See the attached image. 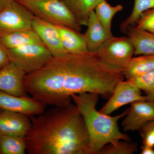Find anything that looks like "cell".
Returning <instances> with one entry per match:
<instances>
[{
    "label": "cell",
    "instance_id": "6da1fadb",
    "mask_svg": "<svg viewBox=\"0 0 154 154\" xmlns=\"http://www.w3.org/2000/svg\"><path fill=\"white\" fill-rule=\"evenodd\" d=\"M123 72L105 63L97 53L52 57L36 74L38 94L46 105L63 106L73 94L94 93L110 97Z\"/></svg>",
    "mask_w": 154,
    "mask_h": 154
},
{
    "label": "cell",
    "instance_id": "7a4b0ae2",
    "mask_svg": "<svg viewBox=\"0 0 154 154\" xmlns=\"http://www.w3.org/2000/svg\"><path fill=\"white\" fill-rule=\"evenodd\" d=\"M30 116L25 136L29 154H91L90 138L76 106L71 103L55 106Z\"/></svg>",
    "mask_w": 154,
    "mask_h": 154
},
{
    "label": "cell",
    "instance_id": "3957f363",
    "mask_svg": "<svg viewBox=\"0 0 154 154\" xmlns=\"http://www.w3.org/2000/svg\"><path fill=\"white\" fill-rule=\"evenodd\" d=\"M99 95L94 93L73 94L71 97L85 124L90 138L91 154H98L107 144L119 140L131 141L127 134L119 130L118 122L126 116L128 109L114 116L98 111L96 106Z\"/></svg>",
    "mask_w": 154,
    "mask_h": 154
},
{
    "label": "cell",
    "instance_id": "277c9868",
    "mask_svg": "<svg viewBox=\"0 0 154 154\" xmlns=\"http://www.w3.org/2000/svg\"><path fill=\"white\" fill-rule=\"evenodd\" d=\"M35 17L80 32L81 25L61 0H17Z\"/></svg>",
    "mask_w": 154,
    "mask_h": 154
},
{
    "label": "cell",
    "instance_id": "5b68a950",
    "mask_svg": "<svg viewBox=\"0 0 154 154\" xmlns=\"http://www.w3.org/2000/svg\"><path fill=\"white\" fill-rule=\"evenodd\" d=\"M6 50L10 61L18 65L27 75L41 69L53 57L44 45L40 43Z\"/></svg>",
    "mask_w": 154,
    "mask_h": 154
},
{
    "label": "cell",
    "instance_id": "8992f818",
    "mask_svg": "<svg viewBox=\"0 0 154 154\" xmlns=\"http://www.w3.org/2000/svg\"><path fill=\"white\" fill-rule=\"evenodd\" d=\"M96 53L105 63L123 72L134 55L135 48L128 36H112L99 47Z\"/></svg>",
    "mask_w": 154,
    "mask_h": 154
},
{
    "label": "cell",
    "instance_id": "52a82bcc",
    "mask_svg": "<svg viewBox=\"0 0 154 154\" xmlns=\"http://www.w3.org/2000/svg\"><path fill=\"white\" fill-rule=\"evenodd\" d=\"M34 15L17 0L0 11V37L18 30L32 29Z\"/></svg>",
    "mask_w": 154,
    "mask_h": 154
},
{
    "label": "cell",
    "instance_id": "ba28073f",
    "mask_svg": "<svg viewBox=\"0 0 154 154\" xmlns=\"http://www.w3.org/2000/svg\"><path fill=\"white\" fill-rule=\"evenodd\" d=\"M149 100L146 96L142 95L141 91L129 79L122 80L116 86L108 102L100 110L110 115L119 108L137 101Z\"/></svg>",
    "mask_w": 154,
    "mask_h": 154
},
{
    "label": "cell",
    "instance_id": "9c48e42d",
    "mask_svg": "<svg viewBox=\"0 0 154 154\" xmlns=\"http://www.w3.org/2000/svg\"><path fill=\"white\" fill-rule=\"evenodd\" d=\"M122 126L124 131L139 130L154 121V101L143 100L131 103Z\"/></svg>",
    "mask_w": 154,
    "mask_h": 154
},
{
    "label": "cell",
    "instance_id": "30bf717a",
    "mask_svg": "<svg viewBox=\"0 0 154 154\" xmlns=\"http://www.w3.org/2000/svg\"><path fill=\"white\" fill-rule=\"evenodd\" d=\"M27 74L18 65L10 61L0 69V90L8 94L20 96H28L24 86Z\"/></svg>",
    "mask_w": 154,
    "mask_h": 154
},
{
    "label": "cell",
    "instance_id": "8fae6325",
    "mask_svg": "<svg viewBox=\"0 0 154 154\" xmlns=\"http://www.w3.org/2000/svg\"><path fill=\"white\" fill-rule=\"evenodd\" d=\"M45 105L32 97H20L0 90V109L28 116H36L44 112Z\"/></svg>",
    "mask_w": 154,
    "mask_h": 154
},
{
    "label": "cell",
    "instance_id": "7c38bea8",
    "mask_svg": "<svg viewBox=\"0 0 154 154\" xmlns=\"http://www.w3.org/2000/svg\"><path fill=\"white\" fill-rule=\"evenodd\" d=\"M32 26L53 57H61L68 54L63 46L55 25L34 16Z\"/></svg>",
    "mask_w": 154,
    "mask_h": 154
},
{
    "label": "cell",
    "instance_id": "4fadbf2b",
    "mask_svg": "<svg viewBox=\"0 0 154 154\" xmlns=\"http://www.w3.org/2000/svg\"><path fill=\"white\" fill-rule=\"evenodd\" d=\"M31 125V119L28 115L8 110L0 112V136L25 137Z\"/></svg>",
    "mask_w": 154,
    "mask_h": 154
},
{
    "label": "cell",
    "instance_id": "5bb4252c",
    "mask_svg": "<svg viewBox=\"0 0 154 154\" xmlns=\"http://www.w3.org/2000/svg\"><path fill=\"white\" fill-rule=\"evenodd\" d=\"M86 26L88 29L84 35L89 52H97L99 47L113 36L106 32L96 17L94 11L90 14Z\"/></svg>",
    "mask_w": 154,
    "mask_h": 154
},
{
    "label": "cell",
    "instance_id": "9a60e30c",
    "mask_svg": "<svg viewBox=\"0 0 154 154\" xmlns=\"http://www.w3.org/2000/svg\"><path fill=\"white\" fill-rule=\"evenodd\" d=\"M55 26L59 33L63 46L68 53L81 54L89 52L84 34L66 26Z\"/></svg>",
    "mask_w": 154,
    "mask_h": 154
},
{
    "label": "cell",
    "instance_id": "2e32d148",
    "mask_svg": "<svg viewBox=\"0 0 154 154\" xmlns=\"http://www.w3.org/2000/svg\"><path fill=\"white\" fill-rule=\"evenodd\" d=\"M128 36L135 48L134 55L154 54V34L131 26L127 30Z\"/></svg>",
    "mask_w": 154,
    "mask_h": 154
},
{
    "label": "cell",
    "instance_id": "e0dca14e",
    "mask_svg": "<svg viewBox=\"0 0 154 154\" xmlns=\"http://www.w3.org/2000/svg\"><path fill=\"white\" fill-rule=\"evenodd\" d=\"M0 43L7 49L33 43L43 44L38 34L33 29L18 30L1 36Z\"/></svg>",
    "mask_w": 154,
    "mask_h": 154
},
{
    "label": "cell",
    "instance_id": "ac0fdd59",
    "mask_svg": "<svg viewBox=\"0 0 154 154\" xmlns=\"http://www.w3.org/2000/svg\"><path fill=\"white\" fill-rule=\"evenodd\" d=\"M81 26H87L89 16L102 0H61Z\"/></svg>",
    "mask_w": 154,
    "mask_h": 154
},
{
    "label": "cell",
    "instance_id": "d6986e66",
    "mask_svg": "<svg viewBox=\"0 0 154 154\" xmlns=\"http://www.w3.org/2000/svg\"><path fill=\"white\" fill-rule=\"evenodd\" d=\"M154 70V54L133 57L123 71L127 79L140 76Z\"/></svg>",
    "mask_w": 154,
    "mask_h": 154
},
{
    "label": "cell",
    "instance_id": "ffe728a7",
    "mask_svg": "<svg viewBox=\"0 0 154 154\" xmlns=\"http://www.w3.org/2000/svg\"><path fill=\"white\" fill-rule=\"evenodd\" d=\"M121 5L112 6L107 3V0H102L95 8V14L99 22L108 34L113 35L111 32V22L113 17L118 12L122 11Z\"/></svg>",
    "mask_w": 154,
    "mask_h": 154
},
{
    "label": "cell",
    "instance_id": "44dd1931",
    "mask_svg": "<svg viewBox=\"0 0 154 154\" xmlns=\"http://www.w3.org/2000/svg\"><path fill=\"white\" fill-rule=\"evenodd\" d=\"M27 151L25 137L0 136V154H25Z\"/></svg>",
    "mask_w": 154,
    "mask_h": 154
},
{
    "label": "cell",
    "instance_id": "7402d4cb",
    "mask_svg": "<svg viewBox=\"0 0 154 154\" xmlns=\"http://www.w3.org/2000/svg\"><path fill=\"white\" fill-rule=\"evenodd\" d=\"M134 5L131 14L121 23L120 30L123 33L131 26H134L140 15L145 11L154 8V0H134Z\"/></svg>",
    "mask_w": 154,
    "mask_h": 154
},
{
    "label": "cell",
    "instance_id": "603a6c76",
    "mask_svg": "<svg viewBox=\"0 0 154 154\" xmlns=\"http://www.w3.org/2000/svg\"><path fill=\"white\" fill-rule=\"evenodd\" d=\"M137 151V145L131 141L119 140L104 146L98 154H132Z\"/></svg>",
    "mask_w": 154,
    "mask_h": 154
},
{
    "label": "cell",
    "instance_id": "cb8c5ba5",
    "mask_svg": "<svg viewBox=\"0 0 154 154\" xmlns=\"http://www.w3.org/2000/svg\"><path fill=\"white\" fill-rule=\"evenodd\" d=\"M129 80L146 93L149 101H154V70Z\"/></svg>",
    "mask_w": 154,
    "mask_h": 154
},
{
    "label": "cell",
    "instance_id": "d4e9b609",
    "mask_svg": "<svg viewBox=\"0 0 154 154\" xmlns=\"http://www.w3.org/2000/svg\"><path fill=\"white\" fill-rule=\"evenodd\" d=\"M135 27L154 34V8L145 11L136 23Z\"/></svg>",
    "mask_w": 154,
    "mask_h": 154
},
{
    "label": "cell",
    "instance_id": "484cf974",
    "mask_svg": "<svg viewBox=\"0 0 154 154\" xmlns=\"http://www.w3.org/2000/svg\"><path fill=\"white\" fill-rule=\"evenodd\" d=\"M139 130L143 145L154 147V121L148 122Z\"/></svg>",
    "mask_w": 154,
    "mask_h": 154
},
{
    "label": "cell",
    "instance_id": "4316f807",
    "mask_svg": "<svg viewBox=\"0 0 154 154\" xmlns=\"http://www.w3.org/2000/svg\"><path fill=\"white\" fill-rule=\"evenodd\" d=\"M10 62L5 48L0 43V69L7 65Z\"/></svg>",
    "mask_w": 154,
    "mask_h": 154
},
{
    "label": "cell",
    "instance_id": "83f0119b",
    "mask_svg": "<svg viewBox=\"0 0 154 154\" xmlns=\"http://www.w3.org/2000/svg\"><path fill=\"white\" fill-rule=\"evenodd\" d=\"M142 154H154V147L143 145L141 147Z\"/></svg>",
    "mask_w": 154,
    "mask_h": 154
},
{
    "label": "cell",
    "instance_id": "f1b7e54d",
    "mask_svg": "<svg viewBox=\"0 0 154 154\" xmlns=\"http://www.w3.org/2000/svg\"><path fill=\"white\" fill-rule=\"evenodd\" d=\"M13 1L14 0H0V11L5 8Z\"/></svg>",
    "mask_w": 154,
    "mask_h": 154
},
{
    "label": "cell",
    "instance_id": "f546056e",
    "mask_svg": "<svg viewBox=\"0 0 154 154\" xmlns=\"http://www.w3.org/2000/svg\"><path fill=\"white\" fill-rule=\"evenodd\" d=\"M2 110L1 109H0V112H1V111H2Z\"/></svg>",
    "mask_w": 154,
    "mask_h": 154
}]
</instances>
